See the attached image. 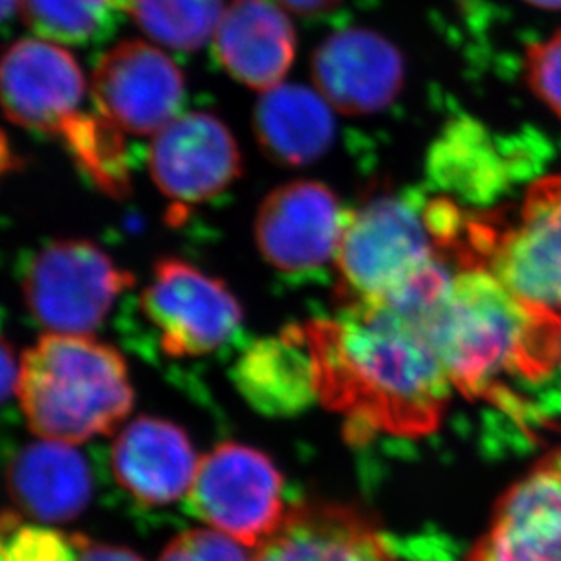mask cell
I'll return each mask as SVG.
<instances>
[{
    "label": "cell",
    "mask_w": 561,
    "mask_h": 561,
    "mask_svg": "<svg viewBox=\"0 0 561 561\" xmlns=\"http://www.w3.org/2000/svg\"><path fill=\"white\" fill-rule=\"evenodd\" d=\"M317 397L345 414L350 435H430L450 400L449 375L427 318L386 302L345 304L339 318L304 323Z\"/></svg>",
    "instance_id": "obj_1"
},
{
    "label": "cell",
    "mask_w": 561,
    "mask_h": 561,
    "mask_svg": "<svg viewBox=\"0 0 561 561\" xmlns=\"http://www.w3.org/2000/svg\"><path fill=\"white\" fill-rule=\"evenodd\" d=\"M450 383L467 398L514 402L503 380L538 381L561 362V317L503 286L488 267L456 273L427 318Z\"/></svg>",
    "instance_id": "obj_2"
},
{
    "label": "cell",
    "mask_w": 561,
    "mask_h": 561,
    "mask_svg": "<svg viewBox=\"0 0 561 561\" xmlns=\"http://www.w3.org/2000/svg\"><path fill=\"white\" fill-rule=\"evenodd\" d=\"M16 397L35 435L82 444L110 435L133 408L126 362L79 334H44L22 355Z\"/></svg>",
    "instance_id": "obj_3"
},
{
    "label": "cell",
    "mask_w": 561,
    "mask_h": 561,
    "mask_svg": "<svg viewBox=\"0 0 561 561\" xmlns=\"http://www.w3.org/2000/svg\"><path fill=\"white\" fill-rule=\"evenodd\" d=\"M431 222L430 198L419 193L378 196L345 220L336 253L339 300L380 302L444 260Z\"/></svg>",
    "instance_id": "obj_4"
},
{
    "label": "cell",
    "mask_w": 561,
    "mask_h": 561,
    "mask_svg": "<svg viewBox=\"0 0 561 561\" xmlns=\"http://www.w3.org/2000/svg\"><path fill=\"white\" fill-rule=\"evenodd\" d=\"M131 273L88 240H60L38 251L22 276L33 318L57 334L93 333L127 287Z\"/></svg>",
    "instance_id": "obj_5"
},
{
    "label": "cell",
    "mask_w": 561,
    "mask_h": 561,
    "mask_svg": "<svg viewBox=\"0 0 561 561\" xmlns=\"http://www.w3.org/2000/svg\"><path fill=\"white\" fill-rule=\"evenodd\" d=\"M282 489L280 472L264 453L224 444L198 463L187 507L240 543L260 546L286 516Z\"/></svg>",
    "instance_id": "obj_6"
},
{
    "label": "cell",
    "mask_w": 561,
    "mask_h": 561,
    "mask_svg": "<svg viewBox=\"0 0 561 561\" xmlns=\"http://www.w3.org/2000/svg\"><path fill=\"white\" fill-rule=\"evenodd\" d=\"M2 106L11 123L73 146L101 112L82 110L85 80L73 55L44 38H22L2 60Z\"/></svg>",
    "instance_id": "obj_7"
},
{
    "label": "cell",
    "mask_w": 561,
    "mask_h": 561,
    "mask_svg": "<svg viewBox=\"0 0 561 561\" xmlns=\"http://www.w3.org/2000/svg\"><path fill=\"white\" fill-rule=\"evenodd\" d=\"M140 306L160 333V347L171 356L209 355L242 323V308L228 287L182 260L154 265Z\"/></svg>",
    "instance_id": "obj_8"
},
{
    "label": "cell",
    "mask_w": 561,
    "mask_h": 561,
    "mask_svg": "<svg viewBox=\"0 0 561 561\" xmlns=\"http://www.w3.org/2000/svg\"><path fill=\"white\" fill-rule=\"evenodd\" d=\"M488 270L525 302L560 311L561 175L527 190L516 226L496 229Z\"/></svg>",
    "instance_id": "obj_9"
},
{
    "label": "cell",
    "mask_w": 561,
    "mask_h": 561,
    "mask_svg": "<svg viewBox=\"0 0 561 561\" xmlns=\"http://www.w3.org/2000/svg\"><path fill=\"white\" fill-rule=\"evenodd\" d=\"M91 84L96 110L135 135H157L175 121L186 88L181 68L142 41H124L102 55Z\"/></svg>",
    "instance_id": "obj_10"
},
{
    "label": "cell",
    "mask_w": 561,
    "mask_h": 561,
    "mask_svg": "<svg viewBox=\"0 0 561 561\" xmlns=\"http://www.w3.org/2000/svg\"><path fill=\"white\" fill-rule=\"evenodd\" d=\"M345 220L347 215L328 186L291 182L265 196L254 237L260 253L275 270L306 275L336 259Z\"/></svg>",
    "instance_id": "obj_11"
},
{
    "label": "cell",
    "mask_w": 561,
    "mask_h": 561,
    "mask_svg": "<svg viewBox=\"0 0 561 561\" xmlns=\"http://www.w3.org/2000/svg\"><path fill=\"white\" fill-rule=\"evenodd\" d=\"M149 171L168 198L193 206L228 190L242 173V157L222 121L211 113H187L154 135Z\"/></svg>",
    "instance_id": "obj_12"
},
{
    "label": "cell",
    "mask_w": 561,
    "mask_h": 561,
    "mask_svg": "<svg viewBox=\"0 0 561 561\" xmlns=\"http://www.w3.org/2000/svg\"><path fill=\"white\" fill-rule=\"evenodd\" d=\"M466 561H561V449L503 493Z\"/></svg>",
    "instance_id": "obj_13"
},
{
    "label": "cell",
    "mask_w": 561,
    "mask_h": 561,
    "mask_svg": "<svg viewBox=\"0 0 561 561\" xmlns=\"http://www.w3.org/2000/svg\"><path fill=\"white\" fill-rule=\"evenodd\" d=\"M312 82L344 115H373L397 99L405 80L402 54L380 33L350 27L325 38L311 60Z\"/></svg>",
    "instance_id": "obj_14"
},
{
    "label": "cell",
    "mask_w": 561,
    "mask_h": 561,
    "mask_svg": "<svg viewBox=\"0 0 561 561\" xmlns=\"http://www.w3.org/2000/svg\"><path fill=\"white\" fill-rule=\"evenodd\" d=\"M254 561H398L366 514L347 505L304 503L259 546Z\"/></svg>",
    "instance_id": "obj_15"
},
{
    "label": "cell",
    "mask_w": 561,
    "mask_h": 561,
    "mask_svg": "<svg viewBox=\"0 0 561 561\" xmlns=\"http://www.w3.org/2000/svg\"><path fill=\"white\" fill-rule=\"evenodd\" d=\"M198 463L186 433L165 420H135L113 445L112 467L121 488L153 507L190 493Z\"/></svg>",
    "instance_id": "obj_16"
},
{
    "label": "cell",
    "mask_w": 561,
    "mask_h": 561,
    "mask_svg": "<svg viewBox=\"0 0 561 561\" xmlns=\"http://www.w3.org/2000/svg\"><path fill=\"white\" fill-rule=\"evenodd\" d=\"M297 37L273 0H231L215 33L218 60L240 84L270 91L295 60Z\"/></svg>",
    "instance_id": "obj_17"
},
{
    "label": "cell",
    "mask_w": 561,
    "mask_h": 561,
    "mask_svg": "<svg viewBox=\"0 0 561 561\" xmlns=\"http://www.w3.org/2000/svg\"><path fill=\"white\" fill-rule=\"evenodd\" d=\"M245 400L267 416H291L317 397L314 364L304 325H289L275 339L254 342L233 369Z\"/></svg>",
    "instance_id": "obj_18"
},
{
    "label": "cell",
    "mask_w": 561,
    "mask_h": 561,
    "mask_svg": "<svg viewBox=\"0 0 561 561\" xmlns=\"http://www.w3.org/2000/svg\"><path fill=\"white\" fill-rule=\"evenodd\" d=\"M11 496L38 522H69L90 503V467L71 444L44 439L16 453L8 471Z\"/></svg>",
    "instance_id": "obj_19"
},
{
    "label": "cell",
    "mask_w": 561,
    "mask_h": 561,
    "mask_svg": "<svg viewBox=\"0 0 561 561\" xmlns=\"http://www.w3.org/2000/svg\"><path fill=\"white\" fill-rule=\"evenodd\" d=\"M260 148L282 165H308L333 144L334 118L320 93L298 84L265 91L253 115Z\"/></svg>",
    "instance_id": "obj_20"
},
{
    "label": "cell",
    "mask_w": 561,
    "mask_h": 561,
    "mask_svg": "<svg viewBox=\"0 0 561 561\" xmlns=\"http://www.w3.org/2000/svg\"><path fill=\"white\" fill-rule=\"evenodd\" d=\"M507 157L480 124L461 121L445 129L430 157L436 186L471 202H489L511 181Z\"/></svg>",
    "instance_id": "obj_21"
},
{
    "label": "cell",
    "mask_w": 561,
    "mask_h": 561,
    "mask_svg": "<svg viewBox=\"0 0 561 561\" xmlns=\"http://www.w3.org/2000/svg\"><path fill=\"white\" fill-rule=\"evenodd\" d=\"M123 10L149 38L190 51L217 33L226 5L222 0H126Z\"/></svg>",
    "instance_id": "obj_22"
},
{
    "label": "cell",
    "mask_w": 561,
    "mask_h": 561,
    "mask_svg": "<svg viewBox=\"0 0 561 561\" xmlns=\"http://www.w3.org/2000/svg\"><path fill=\"white\" fill-rule=\"evenodd\" d=\"M115 0H24L21 15L44 41L88 44L112 27Z\"/></svg>",
    "instance_id": "obj_23"
},
{
    "label": "cell",
    "mask_w": 561,
    "mask_h": 561,
    "mask_svg": "<svg viewBox=\"0 0 561 561\" xmlns=\"http://www.w3.org/2000/svg\"><path fill=\"white\" fill-rule=\"evenodd\" d=\"M160 561H254V554L220 530L195 529L171 541Z\"/></svg>",
    "instance_id": "obj_24"
},
{
    "label": "cell",
    "mask_w": 561,
    "mask_h": 561,
    "mask_svg": "<svg viewBox=\"0 0 561 561\" xmlns=\"http://www.w3.org/2000/svg\"><path fill=\"white\" fill-rule=\"evenodd\" d=\"M525 69L530 90L561 118V30L543 43L530 46Z\"/></svg>",
    "instance_id": "obj_25"
},
{
    "label": "cell",
    "mask_w": 561,
    "mask_h": 561,
    "mask_svg": "<svg viewBox=\"0 0 561 561\" xmlns=\"http://www.w3.org/2000/svg\"><path fill=\"white\" fill-rule=\"evenodd\" d=\"M73 561H142L135 552L127 551L123 547L99 546L91 543L88 538H82L79 552Z\"/></svg>",
    "instance_id": "obj_26"
},
{
    "label": "cell",
    "mask_w": 561,
    "mask_h": 561,
    "mask_svg": "<svg viewBox=\"0 0 561 561\" xmlns=\"http://www.w3.org/2000/svg\"><path fill=\"white\" fill-rule=\"evenodd\" d=\"M275 2L302 16L322 15L340 4V0H275Z\"/></svg>",
    "instance_id": "obj_27"
},
{
    "label": "cell",
    "mask_w": 561,
    "mask_h": 561,
    "mask_svg": "<svg viewBox=\"0 0 561 561\" xmlns=\"http://www.w3.org/2000/svg\"><path fill=\"white\" fill-rule=\"evenodd\" d=\"M19 376H21V367H16V362L11 355L10 344L4 342L2 345V394L4 398L10 397L13 391L16 392Z\"/></svg>",
    "instance_id": "obj_28"
},
{
    "label": "cell",
    "mask_w": 561,
    "mask_h": 561,
    "mask_svg": "<svg viewBox=\"0 0 561 561\" xmlns=\"http://www.w3.org/2000/svg\"><path fill=\"white\" fill-rule=\"evenodd\" d=\"M24 0H2V19L8 21L10 16L15 15L16 11L22 10Z\"/></svg>",
    "instance_id": "obj_29"
},
{
    "label": "cell",
    "mask_w": 561,
    "mask_h": 561,
    "mask_svg": "<svg viewBox=\"0 0 561 561\" xmlns=\"http://www.w3.org/2000/svg\"><path fill=\"white\" fill-rule=\"evenodd\" d=\"M541 10H561V0H525Z\"/></svg>",
    "instance_id": "obj_30"
},
{
    "label": "cell",
    "mask_w": 561,
    "mask_h": 561,
    "mask_svg": "<svg viewBox=\"0 0 561 561\" xmlns=\"http://www.w3.org/2000/svg\"><path fill=\"white\" fill-rule=\"evenodd\" d=\"M115 2H117L118 10H123L124 4H126V0H115Z\"/></svg>",
    "instance_id": "obj_31"
}]
</instances>
